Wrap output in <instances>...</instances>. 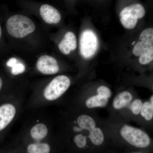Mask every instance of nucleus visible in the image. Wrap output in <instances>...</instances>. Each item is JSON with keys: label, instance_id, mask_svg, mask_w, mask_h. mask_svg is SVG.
Here are the masks:
<instances>
[{"label": "nucleus", "instance_id": "f257e3e1", "mask_svg": "<svg viewBox=\"0 0 153 153\" xmlns=\"http://www.w3.org/2000/svg\"><path fill=\"white\" fill-rule=\"evenodd\" d=\"M8 32L14 38H24L35 31L36 25L27 17L15 15L9 18L7 22Z\"/></svg>", "mask_w": 153, "mask_h": 153}, {"label": "nucleus", "instance_id": "f03ea898", "mask_svg": "<svg viewBox=\"0 0 153 153\" xmlns=\"http://www.w3.org/2000/svg\"><path fill=\"white\" fill-rule=\"evenodd\" d=\"M120 134L124 139L136 147L146 148L150 144V137L140 129L125 125L121 128Z\"/></svg>", "mask_w": 153, "mask_h": 153}, {"label": "nucleus", "instance_id": "7ed1b4c3", "mask_svg": "<svg viewBox=\"0 0 153 153\" xmlns=\"http://www.w3.org/2000/svg\"><path fill=\"white\" fill-rule=\"evenodd\" d=\"M146 14L143 6L134 4L123 9L120 14L122 25L126 29L132 30L135 28L138 19H142Z\"/></svg>", "mask_w": 153, "mask_h": 153}, {"label": "nucleus", "instance_id": "20e7f679", "mask_svg": "<svg viewBox=\"0 0 153 153\" xmlns=\"http://www.w3.org/2000/svg\"><path fill=\"white\" fill-rule=\"evenodd\" d=\"M71 84L68 77L59 75L52 79L44 91V96L47 100H54L63 95Z\"/></svg>", "mask_w": 153, "mask_h": 153}, {"label": "nucleus", "instance_id": "39448f33", "mask_svg": "<svg viewBox=\"0 0 153 153\" xmlns=\"http://www.w3.org/2000/svg\"><path fill=\"white\" fill-rule=\"evenodd\" d=\"M98 48V38L95 33L91 30L83 31L79 39V50L82 57L90 59L95 55Z\"/></svg>", "mask_w": 153, "mask_h": 153}, {"label": "nucleus", "instance_id": "423d86ee", "mask_svg": "<svg viewBox=\"0 0 153 153\" xmlns=\"http://www.w3.org/2000/svg\"><path fill=\"white\" fill-rule=\"evenodd\" d=\"M153 49V28H148L141 33L138 41L134 46L133 53L140 56Z\"/></svg>", "mask_w": 153, "mask_h": 153}, {"label": "nucleus", "instance_id": "0eeeda50", "mask_svg": "<svg viewBox=\"0 0 153 153\" xmlns=\"http://www.w3.org/2000/svg\"><path fill=\"white\" fill-rule=\"evenodd\" d=\"M37 66L40 72L45 74H56L59 70L57 60L54 57L49 55H42L39 57Z\"/></svg>", "mask_w": 153, "mask_h": 153}, {"label": "nucleus", "instance_id": "6e6552de", "mask_svg": "<svg viewBox=\"0 0 153 153\" xmlns=\"http://www.w3.org/2000/svg\"><path fill=\"white\" fill-rule=\"evenodd\" d=\"M41 17L48 24H56L61 19L60 12L54 7L48 4L41 6L40 10Z\"/></svg>", "mask_w": 153, "mask_h": 153}, {"label": "nucleus", "instance_id": "1a4fd4ad", "mask_svg": "<svg viewBox=\"0 0 153 153\" xmlns=\"http://www.w3.org/2000/svg\"><path fill=\"white\" fill-rule=\"evenodd\" d=\"M16 114V108L12 104H6L0 106V131L10 123Z\"/></svg>", "mask_w": 153, "mask_h": 153}, {"label": "nucleus", "instance_id": "9d476101", "mask_svg": "<svg viewBox=\"0 0 153 153\" xmlns=\"http://www.w3.org/2000/svg\"><path fill=\"white\" fill-rule=\"evenodd\" d=\"M76 47L77 40L76 36L74 33L71 32L66 33L58 45L60 52L65 55L69 54L71 51L75 50Z\"/></svg>", "mask_w": 153, "mask_h": 153}, {"label": "nucleus", "instance_id": "9b49d317", "mask_svg": "<svg viewBox=\"0 0 153 153\" xmlns=\"http://www.w3.org/2000/svg\"><path fill=\"white\" fill-rule=\"evenodd\" d=\"M133 100V95L128 91H123L117 94L113 101L115 109L120 110L128 107Z\"/></svg>", "mask_w": 153, "mask_h": 153}, {"label": "nucleus", "instance_id": "f8f14e48", "mask_svg": "<svg viewBox=\"0 0 153 153\" xmlns=\"http://www.w3.org/2000/svg\"><path fill=\"white\" fill-rule=\"evenodd\" d=\"M109 99L103 96L97 94L88 98L85 102V105L89 108L103 107L108 103Z\"/></svg>", "mask_w": 153, "mask_h": 153}, {"label": "nucleus", "instance_id": "ddd939ff", "mask_svg": "<svg viewBox=\"0 0 153 153\" xmlns=\"http://www.w3.org/2000/svg\"><path fill=\"white\" fill-rule=\"evenodd\" d=\"M48 130L45 125L42 123L37 124L33 127L30 131L31 136L34 139L41 140L47 135Z\"/></svg>", "mask_w": 153, "mask_h": 153}, {"label": "nucleus", "instance_id": "4468645a", "mask_svg": "<svg viewBox=\"0 0 153 153\" xmlns=\"http://www.w3.org/2000/svg\"><path fill=\"white\" fill-rule=\"evenodd\" d=\"M88 137L96 146H100L103 143L104 135L101 129L96 126L89 132Z\"/></svg>", "mask_w": 153, "mask_h": 153}, {"label": "nucleus", "instance_id": "2eb2a0df", "mask_svg": "<svg viewBox=\"0 0 153 153\" xmlns=\"http://www.w3.org/2000/svg\"><path fill=\"white\" fill-rule=\"evenodd\" d=\"M7 65L9 67H12V74L16 75L24 73L25 71V66L22 63H19L16 58H11L7 61Z\"/></svg>", "mask_w": 153, "mask_h": 153}, {"label": "nucleus", "instance_id": "dca6fc26", "mask_svg": "<svg viewBox=\"0 0 153 153\" xmlns=\"http://www.w3.org/2000/svg\"><path fill=\"white\" fill-rule=\"evenodd\" d=\"M50 147L47 143L33 144L27 148L28 153H49Z\"/></svg>", "mask_w": 153, "mask_h": 153}, {"label": "nucleus", "instance_id": "f3484780", "mask_svg": "<svg viewBox=\"0 0 153 153\" xmlns=\"http://www.w3.org/2000/svg\"><path fill=\"white\" fill-rule=\"evenodd\" d=\"M141 115L146 120L150 121L153 118V105L149 101H146L143 103L141 110Z\"/></svg>", "mask_w": 153, "mask_h": 153}, {"label": "nucleus", "instance_id": "a211bd4d", "mask_svg": "<svg viewBox=\"0 0 153 153\" xmlns=\"http://www.w3.org/2000/svg\"><path fill=\"white\" fill-rule=\"evenodd\" d=\"M143 102L139 99H136L132 101L129 108L132 113L134 115H138L140 113L142 107Z\"/></svg>", "mask_w": 153, "mask_h": 153}, {"label": "nucleus", "instance_id": "6ab92c4d", "mask_svg": "<svg viewBox=\"0 0 153 153\" xmlns=\"http://www.w3.org/2000/svg\"><path fill=\"white\" fill-rule=\"evenodd\" d=\"M153 60V49L140 56L139 62L142 65H146Z\"/></svg>", "mask_w": 153, "mask_h": 153}, {"label": "nucleus", "instance_id": "aec40b11", "mask_svg": "<svg viewBox=\"0 0 153 153\" xmlns=\"http://www.w3.org/2000/svg\"><path fill=\"white\" fill-rule=\"evenodd\" d=\"M87 137L82 134H78L74 137V140L76 146L80 149L84 148L87 143Z\"/></svg>", "mask_w": 153, "mask_h": 153}, {"label": "nucleus", "instance_id": "412c9836", "mask_svg": "<svg viewBox=\"0 0 153 153\" xmlns=\"http://www.w3.org/2000/svg\"><path fill=\"white\" fill-rule=\"evenodd\" d=\"M97 94L103 96L106 98L109 99L112 96V92L109 88L105 85H101L97 90Z\"/></svg>", "mask_w": 153, "mask_h": 153}, {"label": "nucleus", "instance_id": "4be33fe9", "mask_svg": "<svg viewBox=\"0 0 153 153\" xmlns=\"http://www.w3.org/2000/svg\"><path fill=\"white\" fill-rule=\"evenodd\" d=\"M149 101L153 105V95H152Z\"/></svg>", "mask_w": 153, "mask_h": 153}, {"label": "nucleus", "instance_id": "5701e85b", "mask_svg": "<svg viewBox=\"0 0 153 153\" xmlns=\"http://www.w3.org/2000/svg\"><path fill=\"white\" fill-rule=\"evenodd\" d=\"M2 85V80L1 78L0 77V90L1 88Z\"/></svg>", "mask_w": 153, "mask_h": 153}, {"label": "nucleus", "instance_id": "b1692460", "mask_svg": "<svg viewBox=\"0 0 153 153\" xmlns=\"http://www.w3.org/2000/svg\"><path fill=\"white\" fill-rule=\"evenodd\" d=\"M1 28L0 26V38H1Z\"/></svg>", "mask_w": 153, "mask_h": 153}, {"label": "nucleus", "instance_id": "393cba45", "mask_svg": "<svg viewBox=\"0 0 153 153\" xmlns=\"http://www.w3.org/2000/svg\"></svg>", "mask_w": 153, "mask_h": 153}, {"label": "nucleus", "instance_id": "a878e982", "mask_svg": "<svg viewBox=\"0 0 153 153\" xmlns=\"http://www.w3.org/2000/svg\"></svg>", "mask_w": 153, "mask_h": 153}]
</instances>
